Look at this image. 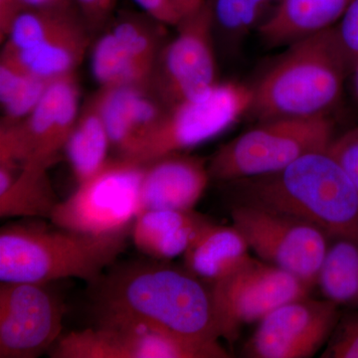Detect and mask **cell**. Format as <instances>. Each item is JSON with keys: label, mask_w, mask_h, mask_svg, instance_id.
Returning a JSON list of instances; mask_svg holds the SVG:
<instances>
[{"label": "cell", "mask_w": 358, "mask_h": 358, "mask_svg": "<svg viewBox=\"0 0 358 358\" xmlns=\"http://www.w3.org/2000/svg\"><path fill=\"white\" fill-rule=\"evenodd\" d=\"M143 13L166 26H176L180 17L174 10L169 0H133Z\"/></svg>", "instance_id": "f546056e"}, {"label": "cell", "mask_w": 358, "mask_h": 358, "mask_svg": "<svg viewBox=\"0 0 358 358\" xmlns=\"http://www.w3.org/2000/svg\"><path fill=\"white\" fill-rule=\"evenodd\" d=\"M36 223L4 226L0 232V282L49 284L57 280L100 282L127 246L131 230L94 235Z\"/></svg>", "instance_id": "277c9868"}, {"label": "cell", "mask_w": 358, "mask_h": 358, "mask_svg": "<svg viewBox=\"0 0 358 358\" xmlns=\"http://www.w3.org/2000/svg\"><path fill=\"white\" fill-rule=\"evenodd\" d=\"M96 288L98 319L126 320L229 357L212 284L164 261L134 263L103 275Z\"/></svg>", "instance_id": "6da1fadb"}, {"label": "cell", "mask_w": 358, "mask_h": 358, "mask_svg": "<svg viewBox=\"0 0 358 358\" xmlns=\"http://www.w3.org/2000/svg\"><path fill=\"white\" fill-rule=\"evenodd\" d=\"M183 257L185 267L207 282L220 281L251 257L243 235L234 225L209 222Z\"/></svg>", "instance_id": "ffe728a7"}, {"label": "cell", "mask_w": 358, "mask_h": 358, "mask_svg": "<svg viewBox=\"0 0 358 358\" xmlns=\"http://www.w3.org/2000/svg\"><path fill=\"white\" fill-rule=\"evenodd\" d=\"M353 0H279L259 26L268 46H288L338 24Z\"/></svg>", "instance_id": "ac0fdd59"}, {"label": "cell", "mask_w": 358, "mask_h": 358, "mask_svg": "<svg viewBox=\"0 0 358 358\" xmlns=\"http://www.w3.org/2000/svg\"><path fill=\"white\" fill-rule=\"evenodd\" d=\"M252 87L250 114L260 121L329 115L352 74L334 27L288 45Z\"/></svg>", "instance_id": "3957f363"}, {"label": "cell", "mask_w": 358, "mask_h": 358, "mask_svg": "<svg viewBox=\"0 0 358 358\" xmlns=\"http://www.w3.org/2000/svg\"><path fill=\"white\" fill-rule=\"evenodd\" d=\"M334 138L329 115L265 120L219 148L209 173L223 181L278 173L303 155L327 150Z\"/></svg>", "instance_id": "5b68a950"}, {"label": "cell", "mask_w": 358, "mask_h": 358, "mask_svg": "<svg viewBox=\"0 0 358 358\" xmlns=\"http://www.w3.org/2000/svg\"><path fill=\"white\" fill-rule=\"evenodd\" d=\"M176 27L178 34L164 45L152 81V87L169 108L204 93L218 82L208 2Z\"/></svg>", "instance_id": "8fae6325"}, {"label": "cell", "mask_w": 358, "mask_h": 358, "mask_svg": "<svg viewBox=\"0 0 358 358\" xmlns=\"http://www.w3.org/2000/svg\"><path fill=\"white\" fill-rule=\"evenodd\" d=\"M47 285L0 284V357L35 358L57 343L64 308Z\"/></svg>", "instance_id": "4fadbf2b"}, {"label": "cell", "mask_w": 358, "mask_h": 358, "mask_svg": "<svg viewBox=\"0 0 358 358\" xmlns=\"http://www.w3.org/2000/svg\"><path fill=\"white\" fill-rule=\"evenodd\" d=\"M210 220L194 210L141 211L131 226L136 249L157 261L169 262L185 255Z\"/></svg>", "instance_id": "e0dca14e"}, {"label": "cell", "mask_w": 358, "mask_h": 358, "mask_svg": "<svg viewBox=\"0 0 358 358\" xmlns=\"http://www.w3.org/2000/svg\"><path fill=\"white\" fill-rule=\"evenodd\" d=\"M341 317V308L324 298L289 301L258 322L245 345V357H312L329 343Z\"/></svg>", "instance_id": "7c38bea8"}, {"label": "cell", "mask_w": 358, "mask_h": 358, "mask_svg": "<svg viewBox=\"0 0 358 358\" xmlns=\"http://www.w3.org/2000/svg\"><path fill=\"white\" fill-rule=\"evenodd\" d=\"M327 152L343 167L358 190V124L334 138Z\"/></svg>", "instance_id": "4316f807"}, {"label": "cell", "mask_w": 358, "mask_h": 358, "mask_svg": "<svg viewBox=\"0 0 358 358\" xmlns=\"http://www.w3.org/2000/svg\"><path fill=\"white\" fill-rule=\"evenodd\" d=\"M94 95L112 148L122 159H128L169 109L152 86L100 87Z\"/></svg>", "instance_id": "9a60e30c"}, {"label": "cell", "mask_w": 358, "mask_h": 358, "mask_svg": "<svg viewBox=\"0 0 358 358\" xmlns=\"http://www.w3.org/2000/svg\"><path fill=\"white\" fill-rule=\"evenodd\" d=\"M252 1L257 2V3L261 4V6H265L266 8H268L271 6H275L279 2V0H252Z\"/></svg>", "instance_id": "836d02e7"}, {"label": "cell", "mask_w": 358, "mask_h": 358, "mask_svg": "<svg viewBox=\"0 0 358 358\" xmlns=\"http://www.w3.org/2000/svg\"><path fill=\"white\" fill-rule=\"evenodd\" d=\"M231 218L259 259L317 286L331 239L324 231L291 214L245 202L233 207Z\"/></svg>", "instance_id": "ba28073f"}, {"label": "cell", "mask_w": 358, "mask_h": 358, "mask_svg": "<svg viewBox=\"0 0 358 358\" xmlns=\"http://www.w3.org/2000/svg\"><path fill=\"white\" fill-rule=\"evenodd\" d=\"M352 74L355 75V92H357V96L358 99V64L355 66V70H353Z\"/></svg>", "instance_id": "e575fe53"}, {"label": "cell", "mask_w": 358, "mask_h": 358, "mask_svg": "<svg viewBox=\"0 0 358 358\" xmlns=\"http://www.w3.org/2000/svg\"><path fill=\"white\" fill-rule=\"evenodd\" d=\"M145 164L122 157L108 160L95 176L79 183L72 195L59 202L53 225L94 235L129 231L141 212Z\"/></svg>", "instance_id": "52a82bcc"}, {"label": "cell", "mask_w": 358, "mask_h": 358, "mask_svg": "<svg viewBox=\"0 0 358 358\" xmlns=\"http://www.w3.org/2000/svg\"><path fill=\"white\" fill-rule=\"evenodd\" d=\"M110 148L109 134L93 95L80 110L76 124L63 150L78 185L95 176L106 166Z\"/></svg>", "instance_id": "7402d4cb"}, {"label": "cell", "mask_w": 358, "mask_h": 358, "mask_svg": "<svg viewBox=\"0 0 358 358\" xmlns=\"http://www.w3.org/2000/svg\"><path fill=\"white\" fill-rule=\"evenodd\" d=\"M49 164H0V217L51 218L59 202Z\"/></svg>", "instance_id": "d6986e66"}, {"label": "cell", "mask_w": 358, "mask_h": 358, "mask_svg": "<svg viewBox=\"0 0 358 358\" xmlns=\"http://www.w3.org/2000/svg\"><path fill=\"white\" fill-rule=\"evenodd\" d=\"M27 9L22 0H0V41L3 43L14 21Z\"/></svg>", "instance_id": "4dcf8cb0"}, {"label": "cell", "mask_w": 358, "mask_h": 358, "mask_svg": "<svg viewBox=\"0 0 358 358\" xmlns=\"http://www.w3.org/2000/svg\"><path fill=\"white\" fill-rule=\"evenodd\" d=\"M322 298L358 310V241L336 238L329 243L317 280Z\"/></svg>", "instance_id": "603a6c76"}, {"label": "cell", "mask_w": 358, "mask_h": 358, "mask_svg": "<svg viewBox=\"0 0 358 358\" xmlns=\"http://www.w3.org/2000/svg\"><path fill=\"white\" fill-rule=\"evenodd\" d=\"M56 358H215L208 350L189 345L150 327L126 320L98 319L95 327L59 338Z\"/></svg>", "instance_id": "5bb4252c"}, {"label": "cell", "mask_w": 358, "mask_h": 358, "mask_svg": "<svg viewBox=\"0 0 358 358\" xmlns=\"http://www.w3.org/2000/svg\"><path fill=\"white\" fill-rule=\"evenodd\" d=\"M92 31L83 24L50 41L18 51H1L0 61L42 79L55 80L76 73L91 43Z\"/></svg>", "instance_id": "44dd1931"}, {"label": "cell", "mask_w": 358, "mask_h": 358, "mask_svg": "<svg viewBox=\"0 0 358 358\" xmlns=\"http://www.w3.org/2000/svg\"><path fill=\"white\" fill-rule=\"evenodd\" d=\"M27 8H48L75 4V0H22Z\"/></svg>", "instance_id": "d6a6232c"}, {"label": "cell", "mask_w": 358, "mask_h": 358, "mask_svg": "<svg viewBox=\"0 0 358 358\" xmlns=\"http://www.w3.org/2000/svg\"><path fill=\"white\" fill-rule=\"evenodd\" d=\"M240 201L312 223L331 238L358 241V190L327 150L267 176L231 181Z\"/></svg>", "instance_id": "7a4b0ae2"}, {"label": "cell", "mask_w": 358, "mask_h": 358, "mask_svg": "<svg viewBox=\"0 0 358 358\" xmlns=\"http://www.w3.org/2000/svg\"><path fill=\"white\" fill-rule=\"evenodd\" d=\"M334 32L352 74L358 64V0H353L338 24L334 26Z\"/></svg>", "instance_id": "83f0119b"}, {"label": "cell", "mask_w": 358, "mask_h": 358, "mask_svg": "<svg viewBox=\"0 0 358 358\" xmlns=\"http://www.w3.org/2000/svg\"><path fill=\"white\" fill-rule=\"evenodd\" d=\"M91 70L100 87L152 86L154 81L152 75L124 55L109 29L93 45Z\"/></svg>", "instance_id": "cb8c5ba5"}, {"label": "cell", "mask_w": 358, "mask_h": 358, "mask_svg": "<svg viewBox=\"0 0 358 358\" xmlns=\"http://www.w3.org/2000/svg\"><path fill=\"white\" fill-rule=\"evenodd\" d=\"M181 20L196 13L206 4L207 0H169Z\"/></svg>", "instance_id": "1f68e13d"}, {"label": "cell", "mask_w": 358, "mask_h": 358, "mask_svg": "<svg viewBox=\"0 0 358 358\" xmlns=\"http://www.w3.org/2000/svg\"><path fill=\"white\" fill-rule=\"evenodd\" d=\"M52 81L33 76L0 61V103L4 115L2 122H15L27 117Z\"/></svg>", "instance_id": "d4e9b609"}, {"label": "cell", "mask_w": 358, "mask_h": 358, "mask_svg": "<svg viewBox=\"0 0 358 358\" xmlns=\"http://www.w3.org/2000/svg\"><path fill=\"white\" fill-rule=\"evenodd\" d=\"M222 338L233 341L246 324H258L280 306L310 296L312 287L272 264L250 257L212 284Z\"/></svg>", "instance_id": "30bf717a"}, {"label": "cell", "mask_w": 358, "mask_h": 358, "mask_svg": "<svg viewBox=\"0 0 358 358\" xmlns=\"http://www.w3.org/2000/svg\"><path fill=\"white\" fill-rule=\"evenodd\" d=\"M252 100V87L218 81L204 93L169 107L127 159L147 164L213 140L250 114Z\"/></svg>", "instance_id": "8992f818"}, {"label": "cell", "mask_w": 358, "mask_h": 358, "mask_svg": "<svg viewBox=\"0 0 358 358\" xmlns=\"http://www.w3.org/2000/svg\"><path fill=\"white\" fill-rule=\"evenodd\" d=\"M75 3L93 32L108 24L117 0H75Z\"/></svg>", "instance_id": "f1b7e54d"}, {"label": "cell", "mask_w": 358, "mask_h": 358, "mask_svg": "<svg viewBox=\"0 0 358 358\" xmlns=\"http://www.w3.org/2000/svg\"><path fill=\"white\" fill-rule=\"evenodd\" d=\"M80 113L76 73L53 80L27 117L0 127V164H46L52 166Z\"/></svg>", "instance_id": "9c48e42d"}, {"label": "cell", "mask_w": 358, "mask_h": 358, "mask_svg": "<svg viewBox=\"0 0 358 358\" xmlns=\"http://www.w3.org/2000/svg\"><path fill=\"white\" fill-rule=\"evenodd\" d=\"M210 178L204 160L192 155L178 152L148 162L141 181V211L193 210Z\"/></svg>", "instance_id": "2e32d148"}, {"label": "cell", "mask_w": 358, "mask_h": 358, "mask_svg": "<svg viewBox=\"0 0 358 358\" xmlns=\"http://www.w3.org/2000/svg\"><path fill=\"white\" fill-rule=\"evenodd\" d=\"M341 315L327 343L324 358H358V310Z\"/></svg>", "instance_id": "484cf974"}]
</instances>
